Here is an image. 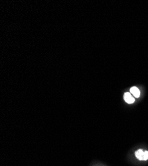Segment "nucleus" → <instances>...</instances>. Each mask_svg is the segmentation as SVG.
I'll use <instances>...</instances> for the list:
<instances>
[{"mask_svg": "<svg viewBox=\"0 0 148 166\" xmlns=\"http://www.w3.org/2000/svg\"><path fill=\"white\" fill-rule=\"evenodd\" d=\"M124 98L126 102L128 103V104H132L135 101L134 98L132 96V94L130 92H126L124 95Z\"/></svg>", "mask_w": 148, "mask_h": 166, "instance_id": "nucleus-1", "label": "nucleus"}, {"mask_svg": "<svg viewBox=\"0 0 148 166\" xmlns=\"http://www.w3.org/2000/svg\"><path fill=\"white\" fill-rule=\"evenodd\" d=\"M130 92L135 97H136V98H139V95H140V92H139V90L136 87H134L131 88Z\"/></svg>", "mask_w": 148, "mask_h": 166, "instance_id": "nucleus-2", "label": "nucleus"}, {"mask_svg": "<svg viewBox=\"0 0 148 166\" xmlns=\"http://www.w3.org/2000/svg\"><path fill=\"white\" fill-rule=\"evenodd\" d=\"M143 154H144V151H143L142 150H138V151H136V153H135V155H136V157L137 159H138L139 160H143Z\"/></svg>", "mask_w": 148, "mask_h": 166, "instance_id": "nucleus-3", "label": "nucleus"}, {"mask_svg": "<svg viewBox=\"0 0 148 166\" xmlns=\"http://www.w3.org/2000/svg\"><path fill=\"white\" fill-rule=\"evenodd\" d=\"M148 159V152L147 151H144V154H143V160H147Z\"/></svg>", "mask_w": 148, "mask_h": 166, "instance_id": "nucleus-4", "label": "nucleus"}]
</instances>
